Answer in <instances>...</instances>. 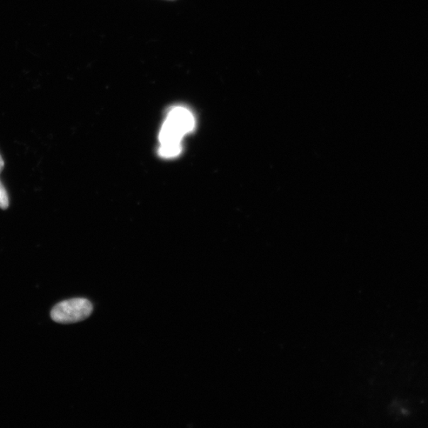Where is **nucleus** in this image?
Returning a JSON list of instances; mask_svg holds the SVG:
<instances>
[{
	"instance_id": "nucleus-1",
	"label": "nucleus",
	"mask_w": 428,
	"mask_h": 428,
	"mask_svg": "<svg viewBox=\"0 0 428 428\" xmlns=\"http://www.w3.org/2000/svg\"><path fill=\"white\" fill-rule=\"evenodd\" d=\"M196 120L186 107H172L159 133L160 145H182L184 137L195 130Z\"/></svg>"
},
{
	"instance_id": "nucleus-2",
	"label": "nucleus",
	"mask_w": 428,
	"mask_h": 428,
	"mask_svg": "<svg viewBox=\"0 0 428 428\" xmlns=\"http://www.w3.org/2000/svg\"><path fill=\"white\" fill-rule=\"evenodd\" d=\"M93 305L85 298L64 300L52 308L51 318L59 324L69 325L80 322L91 316Z\"/></svg>"
},
{
	"instance_id": "nucleus-3",
	"label": "nucleus",
	"mask_w": 428,
	"mask_h": 428,
	"mask_svg": "<svg viewBox=\"0 0 428 428\" xmlns=\"http://www.w3.org/2000/svg\"><path fill=\"white\" fill-rule=\"evenodd\" d=\"M9 206V197L4 186L0 182V208L8 209Z\"/></svg>"
},
{
	"instance_id": "nucleus-4",
	"label": "nucleus",
	"mask_w": 428,
	"mask_h": 428,
	"mask_svg": "<svg viewBox=\"0 0 428 428\" xmlns=\"http://www.w3.org/2000/svg\"><path fill=\"white\" fill-rule=\"evenodd\" d=\"M4 167V159L1 157V155H0V172L2 171Z\"/></svg>"
}]
</instances>
